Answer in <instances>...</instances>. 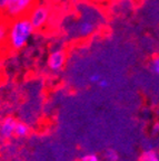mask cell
I'll return each mask as SVG.
<instances>
[{
    "label": "cell",
    "mask_w": 159,
    "mask_h": 161,
    "mask_svg": "<svg viewBox=\"0 0 159 161\" xmlns=\"http://www.w3.org/2000/svg\"><path fill=\"white\" fill-rule=\"evenodd\" d=\"M8 1H9V0H0V15H3V14L6 7H7Z\"/></svg>",
    "instance_id": "obj_14"
},
{
    "label": "cell",
    "mask_w": 159,
    "mask_h": 161,
    "mask_svg": "<svg viewBox=\"0 0 159 161\" xmlns=\"http://www.w3.org/2000/svg\"><path fill=\"white\" fill-rule=\"evenodd\" d=\"M67 60V53L62 48H56L51 50L48 56L47 66L51 72H60L65 67Z\"/></svg>",
    "instance_id": "obj_4"
},
{
    "label": "cell",
    "mask_w": 159,
    "mask_h": 161,
    "mask_svg": "<svg viewBox=\"0 0 159 161\" xmlns=\"http://www.w3.org/2000/svg\"><path fill=\"white\" fill-rule=\"evenodd\" d=\"M8 35H9V19L0 15V49L7 47Z\"/></svg>",
    "instance_id": "obj_6"
},
{
    "label": "cell",
    "mask_w": 159,
    "mask_h": 161,
    "mask_svg": "<svg viewBox=\"0 0 159 161\" xmlns=\"http://www.w3.org/2000/svg\"><path fill=\"white\" fill-rule=\"evenodd\" d=\"M138 161H159V154L155 150H145Z\"/></svg>",
    "instance_id": "obj_8"
},
{
    "label": "cell",
    "mask_w": 159,
    "mask_h": 161,
    "mask_svg": "<svg viewBox=\"0 0 159 161\" xmlns=\"http://www.w3.org/2000/svg\"><path fill=\"white\" fill-rule=\"evenodd\" d=\"M29 134H30V126L27 123H25V122L18 121L15 129V136L23 139V138H27Z\"/></svg>",
    "instance_id": "obj_7"
},
{
    "label": "cell",
    "mask_w": 159,
    "mask_h": 161,
    "mask_svg": "<svg viewBox=\"0 0 159 161\" xmlns=\"http://www.w3.org/2000/svg\"><path fill=\"white\" fill-rule=\"evenodd\" d=\"M82 161H100V158L96 153H88L81 157Z\"/></svg>",
    "instance_id": "obj_11"
},
{
    "label": "cell",
    "mask_w": 159,
    "mask_h": 161,
    "mask_svg": "<svg viewBox=\"0 0 159 161\" xmlns=\"http://www.w3.org/2000/svg\"><path fill=\"white\" fill-rule=\"evenodd\" d=\"M18 120L13 116H5L0 119V139L9 140L15 136V129Z\"/></svg>",
    "instance_id": "obj_5"
},
{
    "label": "cell",
    "mask_w": 159,
    "mask_h": 161,
    "mask_svg": "<svg viewBox=\"0 0 159 161\" xmlns=\"http://www.w3.org/2000/svg\"><path fill=\"white\" fill-rule=\"evenodd\" d=\"M105 157L108 161H118L119 156H118V152L114 149H108L105 153Z\"/></svg>",
    "instance_id": "obj_10"
},
{
    "label": "cell",
    "mask_w": 159,
    "mask_h": 161,
    "mask_svg": "<svg viewBox=\"0 0 159 161\" xmlns=\"http://www.w3.org/2000/svg\"><path fill=\"white\" fill-rule=\"evenodd\" d=\"M101 78H102V75L98 73H92L91 75L89 76L90 83H92V84H98L100 80H101Z\"/></svg>",
    "instance_id": "obj_12"
},
{
    "label": "cell",
    "mask_w": 159,
    "mask_h": 161,
    "mask_svg": "<svg viewBox=\"0 0 159 161\" xmlns=\"http://www.w3.org/2000/svg\"><path fill=\"white\" fill-rule=\"evenodd\" d=\"M35 28L27 17L9 20V35L7 48L13 52H19L29 44L33 36Z\"/></svg>",
    "instance_id": "obj_1"
},
{
    "label": "cell",
    "mask_w": 159,
    "mask_h": 161,
    "mask_svg": "<svg viewBox=\"0 0 159 161\" xmlns=\"http://www.w3.org/2000/svg\"><path fill=\"white\" fill-rule=\"evenodd\" d=\"M36 5L37 0H9L3 16L9 20L27 17Z\"/></svg>",
    "instance_id": "obj_2"
},
{
    "label": "cell",
    "mask_w": 159,
    "mask_h": 161,
    "mask_svg": "<svg viewBox=\"0 0 159 161\" xmlns=\"http://www.w3.org/2000/svg\"><path fill=\"white\" fill-rule=\"evenodd\" d=\"M0 63H1V49H0Z\"/></svg>",
    "instance_id": "obj_15"
},
{
    "label": "cell",
    "mask_w": 159,
    "mask_h": 161,
    "mask_svg": "<svg viewBox=\"0 0 159 161\" xmlns=\"http://www.w3.org/2000/svg\"><path fill=\"white\" fill-rule=\"evenodd\" d=\"M150 69L154 74L159 76V55H156L150 60Z\"/></svg>",
    "instance_id": "obj_9"
},
{
    "label": "cell",
    "mask_w": 159,
    "mask_h": 161,
    "mask_svg": "<svg viewBox=\"0 0 159 161\" xmlns=\"http://www.w3.org/2000/svg\"><path fill=\"white\" fill-rule=\"evenodd\" d=\"M75 161H82V160H81V158H79V159H76Z\"/></svg>",
    "instance_id": "obj_16"
},
{
    "label": "cell",
    "mask_w": 159,
    "mask_h": 161,
    "mask_svg": "<svg viewBox=\"0 0 159 161\" xmlns=\"http://www.w3.org/2000/svg\"><path fill=\"white\" fill-rule=\"evenodd\" d=\"M97 85L99 86V87H101V88H106V87H108V86H109V82H108V80H106V78L102 77L101 80H100V82L97 84Z\"/></svg>",
    "instance_id": "obj_13"
},
{
    "label": "cell",
    "mask_w": 159,
    "mask_h": 161,
    "mask_svg": "<svg viewBox=\"0 0 159 161\" xmlns=\"http://www.w3.org/2000/svg\"><path fill=\"white\" fill-rule=\"evenodd\" d=\"M27 18L35 30L44 29L50 18V9L45 3H37L28 14Z\"/></svg>",
    "instance_id": "obj_3"
}]
</instances>
